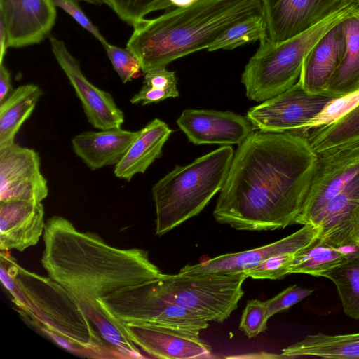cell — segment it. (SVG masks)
<instances>
[{"label": "cell", "instance_id": "23", "mask_svg": "<svg viewBox=\"0 0 359 359\" xmlns=\"http://www.w3.org/2000/svg\"><path fill=\"white\" fill-rule=\"evenodd\" d=\"M172 130L162 120L154 118L139 130L121 161L114 166V175L130 182L138 173H144L162 155L163 145Z\"/></svg>", "mask_w": 359, "mask_h": 359}, {"label": "cell", "instance_id": "42", "mask_svg": "<svg viewBox=\"0 0 359 359\" xmlns=\"http://www.w3.org/2000/svg\"><path fill=\"white\" fill-rule=\"evenodd\" d=\"M194 1L195 0H170L172 5V9L189 5Z\"/></svg>", "mask_w": 359, "mask_h": 359}, {"label": "cell", "instance_id": "39", "mask_svg": "<svg viewBox=\"0 0 359 359\" xmlns=\"http://www.w3.org/2000/svg\"><path fill=\"white\" fill-rule=\"evenodd\" d=\"M12 89L11 73L3 65H0V103L9 95Z\"/></svg>", "mask_w": 359, "mask_h": 359}, {"label": "cell", "instance_id": "34", "mask_svg": "<svg viewBox=\"0 0 359 359\" xmlns=\"http://www.w3.org/2000/svg\"><path fill=\"white\" fill-rule=\"evenodd\" d=\"M269 319L265 302L250 299L243 311L239 329L248 338L255 337L266 330Z\"/></svg>", "mask_w": 359, "mask_h": 359}, {"label": "cell", "instance_id": "43", "mask_svg": "<svg viewBox=\"0 0 359 359\" xmlns=\"http://www.w3.org/2000/svg\"><path fill=\"white\" fill-rule=\"evenodd\" d=\"M81 1H86L88 3H90V4H96V5H102V4H106V0H81Z\"/></svg>", "mask_w": 359, "mask_h": 359}, {"label": "cell", "instance_id": "12", "mask_svg": "<svg viewBox=\"0 0 359 359\" xmlns=\"http://www.w3.org/2000/svg\"><path fill=\"white\" fill-rule=\"evenodd\" d=\"M52 52L81 101L88 122L96 129L121 127L124 114L113 96L93 85L83 74L79 62L69 53L65 43L50 37Z\"/></svg>", "mask_w": 359, "mask_h": 359}, {"label": "cell", "instance_id": "41", "mask_svg": "<svg viewBox=\"0 0 359 359\" xmlns=\"http://www.w3.org/2000/svg\"><path fill=\"white\" fill-rule=\"evenodd\" d=\"M352 238L355 245L359 248V211L354 222Z\"/></svg>", "mask_w": 359, "mask_h": 359}, {"label": "cell", "instance_id": "15", "mask_svg": "<svg viewBox=\"0 0 359 359\" xmlns=\"http://www.w3.org/2000/svg\"><path fill=\"white\" fill-rule=\"evenodd\" d=\"M320 227L305 224L296 232L271 243L246 251L222 255L196 264H187L180 273H236L245 271L259 265L276 255L296 252L318 239Z\"/></svg>", "mask_w": 359, "mask_h": 359}, {"label": "cell", "instance_id": "33", "mask_svg": "<svg viewBox=\"0 0 359 359\" xmlns=\"http://www.w3.org/2000/svg\"><path fill=\"white\" fill-rule=\"evenodd\" d=\"M295 252H285L270 257L259 265L244 271L246 276L255 279L280 280L290 274V268Z\"/></svg>", "mask_w": 359, "mask_h": 359}, {"label": "cell", "instance_id": "44", "mask_svg": "<svg viewBox=\"0 0 359 359\" xmlns=\"http://www.w3.org/2000/svg\"><path fill=\"white\" fill-rule=\"evenodd\" d=\"M359 6V0H352Z\"/></svg>", "mask_w": 359, "mask_h": 359}, {"label": "cell", "instance_id": "26", "mask_svg": "<svg viewBox=\"0 0 359 359\" xmlns=\"http://www.w3.org/2000/svg\"><path fill=\"white\" fill-rule=\"evenodd\" d=\"M303 356L359 359V332L339 335L309 334L283 349L280 355L282 358Z\"/></svg>", "mask_w": 359, "mask_h": 359}, {"label": "cell", "instance_id": "28", "mask_svg": "<svg viewBox=\"0 0 359 359\" xmlns=\"http://www.w3.org/2000/svg\"><path fill=\"white\" fill-rule=\"evenodd\" d=\"M320 276L336 285L345 314L359 320V248L349 252L348 260L323 272Z\"/></svg>", "mask_w": 359, "mask_h": 359}, {"label": "cell", "instance_id": "19", "mask_svg": "<svg viewBox=\"0 0 359 359\" xmlns=\"http://www.w3.org/2000/svg\"><path fill=\"white\" fill-rule=\"evenodd\" d=\"M359 211V176L319 211L311 224L320 227L318 239L337 248L355 246L352 233Z\"/></svg>", "mask_w": 359, "mask_h": 359}, {"label": "cell", "instance_id": "36", "mask_svg": "<svg viewBox=\"0 0 359 359\" xmlns=\"http://www.w3.org/2000/svg\"><path fill=\"white\" fill-rule=\"evenodd\" d=\"M55 6L67 13L71 15L83 29L90 33L101 44L106 47L109 43L98 30L88 19L84 12L79 6L78 0H50Z\"/></svg>", "mask_w": 359, "mask_h": 359}, {"label": "cell", "instance_id": "4", "mask_svg": "<svg viewBox=\"0 0 359 359\" xmlns=\"http://www.w3.org/2000/svg\"><path fill=\"white\" fill-rule=\"evenodd\" d=\"M234 155L225 145L175 168L152 187L156 234L161 236L198 215L221 190Z\"/></svg>", "mask_w": 359, "mask_h": 359}, {"label": "cell", "instance_id": "25", "mask_svg": "<svg viewBox=\"0 0 359 359\" xmlns=\"http://www.w3.org/2000/svg\"><path fill=\"white\" fill-rule=\"evenodd\" d=\"M43 90L37 85H21L0 103V149L15 143L24 123L31 116Z\"/></svg>", "mask_w": 359, "mask_h": 359}, {"label": "cell", "instance_id": "29", "mask_svg": "<svg viewBox=\"0 0 359 359\" xmlns=\"http://www.w3.org/2000/svg\"><path fill=\"white\" fill-rule=\"evenodd\" d=\"M81 306L103 340L116 349V352L126 357H142L137 346L130 339L123 324L111 317L101 304L97 306L88 304Z\"/></svg>", "mask_w": 359, "mask_h": 359}, {"label": "cell", "instance_id": "10", "mask_svg": "<svg viewBox=\"0 0 359 359\" xmlns=\"http://www.w3.org/2000/svg\"><path fill=\"white\" fill-rule=\"evenodd\" d=\"M266 40L278 43L316 25L330 15L356 4L352 0H261Z\"/></svg>", "mask_w": 359, "mask_h": 359}, {"label": "cell", "instance_id": "11", "mask_svg": "<svg viewBox=\"0 0 359 359\" xmlns=\"http://www.w3.org/2000/svg\"><path fill=\"white\" fill-rule=\"evenodd\" d=\"M48 194L36 151L16 143L0 149V201L42 202Z\"/></svg>", "mask_w": 359, "mask_h": 359}, {"label": "cell", "instance_id": "22", "mask_svg": "<svg viewBox=\"0 0 359 359\" xmlns=\"http://www.w3.org/2000/svg\"><path fill=\"white\" fill-rule=\"evenodd\" d=\"M359 176V160L344 164H320L312 180L296 224H311L334 196Z\"/></svg>", "mask_w": 359, "mask_h": 359}, {"label": "cell", "instance_id": "20", "mask_svg": "<svg viewBox=\"0 0 359 359\" xmlns=\"http://www.w3.org/2000/svg\"><path fill=\"white\" fill-rule=\"evenodd\" d=\"M343 21L327 31L304 58L299 82L306 90L314 93L326 92L329 81L345 51Z\"/></svg>", "mask_w": 359, "mask_h": 359}, {"label": "cell", "instance_id": "40", "mask_svg": "<svg viewBox=\"0 0 359 359\" xmlns=\"http://www.w3.org/2000/svg\"><path fill=\"white\" fill-rule=\"evenodd\" d=\"M8 48L7 34L4 23L0 20V65L3 64Z\"/></svg>", "mask_w": 359, "mask_h": 359}, {"label": "cell", "instance_id": "37", "mask_svg": "<svg viewBox=\"0 0 359 359\" xmlns=\"http://www.w3.org/2000/svg\"><path fill=\"white\" fill-rule=\"evenodd\" d=\"M143 83L157 89L179 92L175 72L167 70L165 67L156 68L147 72Z\"/></svg>", "mask_w": 359, "mask_h": 359}, {"label": "cell", "instance_id": "9", "mask_svg": "<svg viewBox=\"0 0 359 359\" xmlns=\"http://www.w3.org/2000/svg\"><path fill=\"white\" fill-rule=\"evenodd\" d=\"M336 98L327 92H309L298 81L285 92L249 109L246 116L259 130L300 135L302 129Z\"/></svg>", "mask_w": 359, "mask_h": 359}, {"label": "cell", "instance_id": "6", "mask_svg": "<svg viewBox=\"0 0 359 359\" xmlns=\"http://www.w3.org/2000/svg\"><path fill=\"white\" fill-rule=\"evenodd\" d=\"M358 5L353 4L288 40L273 43L265 39L246 64L241 75L246 96L261 102L289 89L299 79L304 58L331 28L345 20Z\"/></svg>", "mask_w": 359, "mask_h": 359}, {"label": "cell", "instance_id": "16", "mask_svg": "<svg viewBox=\"0 0 359 359\" xmlns=\"http://www.w3.org/2000/svg\"><path fill=\"white\" fill-rule=\"evenodd\" d=\"M55 7L50 0H0V20L6 31L8 47L41 42L55 24Z\"/></svg>", "mask_w": 359, "mask_h": 359}, {"label": "cell", "instance_id": "32", "mask_svg": "<svg viewBox=\"0 0 359 359\" xmlns=\"http://www.w3.org/2000/svg\"><path fill=\"white\" fill-rule=\"evenodd\" d=\"M104 48L114 69L123 83L140 75L142 71L140 62L131 50L109 43Z\"/></svg>", "mask_w": 359, "mask_h": 359}, {"label": "cell", "instance_id": "14", "mask_svg": "<svg viewBox=\"0 0 359 359\" xmlns=\"http://www.w3.org/2000/svg\"><path fill=\"white\" fill-rule=\"evenodd\" d=\"M177 123L196 145H240L255 129L247 116L212 109H185Z\"/></svg>", "mask_w": 359, "mask_h": 359}, {"label": "cell", "instance_id": "5", "mask_svg": "<svg viewBox=\"0 0 359 359\" xmlns=\"http://www.w3.org/2000/svg\"><path fill=\"white\" fill-rule=\"evenodd\" d=\"M8 259L15 283L28 305L26 315L39 327L88 353H102L103 339L73 295L49 276L27 271L9 255Z\"/></svg>", "mask_w": 359, "mask_h": 359}, {"label": "cell", "instance_id": "31", "mask_svg": "<svg viewBox=\"0 0 359 359\" xmlns=\"http://www.w3.org/2000/svg\"><path fill=\"white\" fill-rule=\"evenodd\" d=\"M106 4L133 27L153 11L172 8L170 0H106Z\"/></svg>", "mask_w": 359, "mask_h": 359}, {"label": "cell", "instance_id": "2", "mask_svg": "<svg viewBox=\"0 0 359 359\" xmlns=\"http://www.w3.org/2000/svg\"><path fill=\"white\" fill-rule=\"evenodd\" d=\"M43 239V269L81 304L97 306L100 300L163 274L148 251L111 246L97 233L79 231L61 216L46 221Z\"/></svg>", "mask_w": 359, "mask_h": 359}, {"label": "cell", "instance_id": "13", "mask_svg": "<svg viewBox=\"0 0 359 359\" xmlns=\"http://www.w3.org/2000/svg\"><path fill=\"white\" fill-rule=\"evenodd\" d=\"M133 343L150 356L161 359L204 358L211 355L200 331L149 323L123 324Z\"/></svg>", "mask_w": 359, "mask_h": 359}, {"label": "cell", "instance_id": "18", "mask_svg": "<svg viewBox=\"0 0 359 359\" xmlns=\"http://www.w3.org/2000/svg\"><path fill=\"white\" fill-rule=\"evenodd\" d=\"M41 202L0 201V249L23 252L35 245L45 229Z\"/></svg>", "mask_w": 359, "mask_h": 359}, {"label": "cell", "instance_id": "17", "mask_svg": "<svg viewBox=\"0 0 359 359\" xmlns=\"http://www.w3.org/2000/svg\"><path fill=\"white\" fill-rule=\"evenodd\" d=\"M320 164L359 160V104L336 121L311 130L307 136Z\"/></svg>", "mask_w": 359, "mask_h": 359}, {"label": "cell", "instance_id": "8", "mask_svg": "<svg viewBox=\"0 0 359 359\" xmlns=\"http://www.w3.org/2000/svg\"><path fill=\"white\" fill-rule=\"evenodd\" d=\"M152 282L129 287L98 302L122 324L149 323L198 330L210 325V321L200 314L163 297Z\"/></svg>", "mask_w": 359, "mask_h": 359}, {"label": "cell", "instance_id": "38", "mask_svg": "<svg viewBox=\"0 0 359 359\" xmlns=\"http://www.w3.org/2000/svg\"><path fill=\"white\" fill-rule=\"evenodd\" d=\"M178 96L179 92L157 89L143 84L141 89L130 99V102L133 104L141 103L142 105H146L158 103L165 99Z\"/></svg>", "mask_w": 359, "mask_h": 359}, {"label": "cell", "instance_id": "1", "mask_svg": "<svg viewBox=\"0 0 359 359\" xmlns=\"http://www.w3.org/2000/svg\"><path fill=\"white\" fill-rule=\"evenodd\" d=\"M318 159L305 136L254 131L234 152L215 219L252 231L296 224Z\"/></svg>", "mask_w": 359, "mask_h": 359}, {"label": "cell", "instance_id": "24", "mask_svg": "<svg viewBox=\"0 0 359 359\" xmlns=\"http://www.w3.org/2000/svg\"><path fill=\"white\" fill-rule=\"evenodd\" d=\"M346 47L326 92L340 97L359 91V6L343 21Z\"/></svg>", "mask_w": 359, "mask_h": 359}, {"label": "cell", "instance_id": "7", "mask_svg": "<svg viewBox=\"0 0 359 359\" xmlns=\"http://www.w3.org/2000/svg\"><path fill=\"white\" fill-rule=\"evenodd\" d=\"M244 271L163 274L152 284L163 297L196 312L208 321L222 323L236 309L244 294Z\"/></svg>", "mask_w": 359, "mask_h": 359}, {"label": "cell", "instance_id": "3", "mask_svg": "<svg viewBox=\"0 0 359 359\" xmlns=\"http://www.w3.org/2000/svg\"><path fill=\"white\" fill-rule=\"evenodd\" d=\"M263 13L261 0H195L156 18L139 21L126 48L136 55L146 74L208 49L231 26Z\"/></svg>", "mask_w": 359, "mask_h": 359}, {"label": "cell", "instance_id": "35", "mask_svg": "<svg viewBox=\"0 0 359 359\" xmlns=\"http://www.w3.org/2000/svg\"><path fill=\"white\" fill-rule=\"evenodd\" d=\"M313 290L296 285L287 287L277 295L265 302L267 316L270 318L275 314L286 311L311 295Z\"/></svg>", "mask_w": 359, "mask_h": 359}, {"label": "cell", "instance_id": "21", "mask_svg": "<svg viewBox=\"0 0 359 359\" xmlns=\"http://www.w3.org/2000/svg\"><path fill=\"white\" fill-rule=\"evenodd\" d=\"M139 130L112 128L84 131L72 140V150L92 170L116 165L123 158Z\"/></svg>", "mask_w": 359, "mask_h": 359}, {"label": "cell", "instance_id": "30", "mask_svg": "<svg viewBox=\"0 0 359 359\" xmlns=\"http://www.w3.org/2000/svg\"><path fill=\"white\" fill-rule=\"evenodd\" d=\"M266 39L264 13L248 17L224 30L208 47V51L231 50L249 42Z\"/></svg>", "mask_w": 359, "mask_h": 359}, {"label": "cell", "instance_id": "27", "mask_svg": "<svg viewBox=\"0 0 359 359\" xmlns=\"http://www.w3.org/2000/svg\"><path fill=\"white\" fill-rule=\"evenodd\" d=\"M349 252L321 243L318 239L294 254L290 268L291 273H305L313 276L346 262Z\"/></svg>", "mask_w": 359, "mask_h": 359}]
</instances>
